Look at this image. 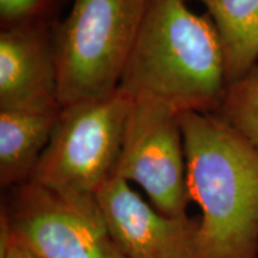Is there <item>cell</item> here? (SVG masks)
Here are the masks:
<instances>
[{
	"mask_svg": "<svg viewBox=\"0 0 258 258\" xmlns=\"http://www.w3.org/2000/svg\"><path fill=\"white\" fill-rule=\"evenodd\" d=\"M118 89L178 114L217 111L227 79L212 19L184 0H147Z\"/></svg>",
	"mask_w": 258,
	"mask_h": 258,
	"instance_id": "1",
	"label": "cell"
},
{
	"mask_svg": "<svg viewBox=\"0 0 258 258\" xmlns=\"http://www.w3.org/2000/svg\"><path fill=\"white\" fill-rule=\"evenodd\" d=\"M179 120L205 258H258V148L217 112Z\"/></svg>",
	"mask_w": 258,
	"mask_h": 258,
	"instance_id": "2",
	"label": "cell"
},
{
	"mask_svg": "<svg viewBox=\"0 0 258 258\" xmlns=\"http://www.w3.org/2000/svg\"><path fill=\"white\" fill-rule=\"evenodd\" d=\"M147 0H74L53 44L61 108L117 91Z\"/></svg>",
	"mask_w": 258,
	"mask_h": 258,
	"instance_id": "3",
	"label": "cell"
},
{
	"mask_svg": "<svg viewBox=\"0 0 258 258\" xmlns=\"http://www.w3.org/2000/svg\"><path fill=\"white\" fill-rule=\"evenodd\" d=\"M133 99L118 89L105 98L61 108L30 182L67 198L96 199L116 176Z\"/></svg>",
	"mask_w": 258,
	"mask_h": 258,
	"instance_id": "4",
	"label": "cell"
},
{
	"mask_svg": "<svg viewBox=\"0 0 258 258\" xmlns=\"http://www.w3.org/2000/svg\"><path fill=\"white\" fill-rule=\"evenodd\" d=\"M0 222V241H15L38 258H125L97 199L67 198L28 180L14 188Z\"/></svg>",
	"mask_w": 258,
	"mask_h": 258,
	"instance_id": "5",
	"label": "cell"
},
{
	"mask_svg": "<svg viewBox=\"0 0 258 258\" xmlns=\"http://www.w3.org/2000/svg\"><path fill=\"white\" fill-rule=\"evenodd\" d=\"M116 176L145 190L151 205L186 217L190 194L179 114L148 99H133Z\"/></svg>",
	"mask_w": 258,
	"mask_h": 258,
	"instance_id": "6",
	"label": "cell"
},
{
	"mask_svg": "<svg viewBox=\"0 0 258 258\" xmlns=\"http://www.w3.org/2000/svg\"><path fill=\"white\" fill-rule=\"evenodd\" d=\"M96 199L125 258H205L200 219L163 214L117 176L102 186Z\"/></svg>",
	"mask_w": 258,
	"mask_h": 258,
	"instance_id": "7",
	"label": "cell"
},
{
	"mask_svg": "<svg viewBox=\"0 0 258 258\" xmlns=\"http://www.w3.org/2000/svg\"><path fill=\"white\" fill-rule=\"evenodd\" d=\"M59 109L53 44L34 27H6L0 34V110Z\"/></svg>",
	"mask_w": 258,
	"mask_h": 258,
	"instance_id": "8",
	"label": "cell"
},
{
	"mask_svg": "<svg viewBox=\"0 0 258 258\" xmlns=\"http://www.w3.org/2000/svg\"><path fill=\"white\" fill-rule=\"evenodd\" d=\"M59 110H0V183L15 188L31 178L49 143Z\"/></svg>",
	"mask_w": 258,
	"mask_h": 258,
	"instance_id": "9",
	"label": "cell"
},
{
	"mask_svg": "<svg viewBox=\"0 0 258 258\" xmlns=\"http://www.w3.org/2000/svg\"><path fill=\"white\" fill-rule=\"evenodd\" d=\"M207 9L224 51L228 84L258 62V0H198Z\"/></svg>",
	"mask_w": 258,
	"mask_h": 258,
	"instance_id": "10",
	"label": "cell"
},
{
	"mask_svg": "<svg viewBox=\"0 0 258 258\" xmlns=\"http://www.w3.org/2000/svg\"><path fill=\"white\" fill-rule=\"evenodd\" d=\"M215 112L258 148V62L228 84Z\"/></svg>",
	"mask_w": 258,
	"mask_h": 258,
	"instance_id": "11",
	"label": "cell"
},
{
	"mask_svg": "<svg viewBox=\"0 0 258 258\" xmlns=\"http://www.w3.org/2000/svg\"><path fill=\"white\" fill-rule=\"evenodd\" d=\"M42 0H0L2 21L9 25H17L36 11Z\"/></svg>",
	"mask_w": 258,
	"mask_h": 258,
	"instance_id": "12",
	"label": "cell"
},
{
	"mask_svg": "<svg viewBox=\"0 0 258 258\" xmlns=\"http://www.w3.org/2000/svg\"><path fill=\"white\" fill-rule=\"evenodd\" d=\"M0 258H38L24 246L6 239L0 241Z\"/></svg>",
	"mask_w": 258,
	"mask_h": 258,
	"instance_id": "13",
	"label": "cell"
}]
</instances>
